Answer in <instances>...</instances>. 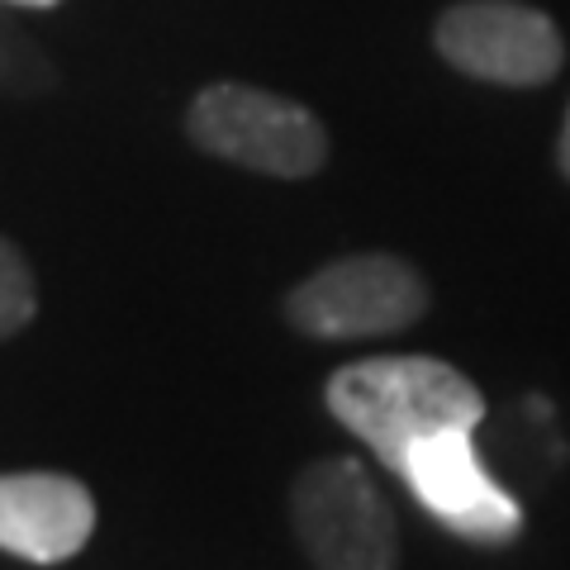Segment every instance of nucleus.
<instances>
[{"mask_svg":"<svg viewBox=\"0 0 570 570\" xmlns=\"http://www.w3.org/2000/svg\"><path fill=\"white\" fill-rule=\"evenodd\" d=\"M91 528L96 499L81 480L52 471L0 475V551L52 566L77 557Z\"/></svg>","mask_w":570,"mask_h":570,"instance_id":"0eeeda50","label":"nucleus"},{"mask_svg":"<svg viewBox=\"0 0 570 570\" xmlns=\"http://www.w3.org/2000/svg\"><path fill=\"white\" fill-rule=\"evenodd\" d=\"M557 153H561V171L570 176V110H566V124H561V148Z\"/></svg>","mask_w":570,"mask_h":570,"instance_id":"9d476101","label":"nucleus"},{"mask_svg":"<svg viewBox=\"0 0 570 570\" xmlns=\"http://www.w3.org/2000/svg\"><path fill=\"white\" fill-rule=\"evenodd\" d=\"M33 309H39V291H33L29 262L10 238H0V337L20 333Z\"/></svg>","mask_w":570,"mask_h":570,"instance_id":"6e6552de","label":"nucleus"},{"mask_svg":"<svg viewBox=\"0 0 570 570\" xmlns=\"http://www.w3.org/2000/svg\"><path fill=\"white\" fill-rule=\"evenodd\" d=\"M48 81H52V71L39 58V48L0 24V91H43Z\"/></svg>","mask_w":570,"mask_h":570,"instance_id":"1a4fd4ad","label":"nucleus"},{"mask_svg":"<svg viewBox=\"0 0 570 570\" xmlns=\"http://www.w3.org/2000/svg\"><path fill=\"white\" fill-rule=\"evenodd\" d=\"M428 305L423 276L400 257L366 253L314 272L291 291V318L309 337H381L409 328Z\"/></svg>","mask_w":570,"mask_h":570,"instance_id":"20e7f679","label":"nucleus"},{"mask_svg":"<svg viewBox=\"0 0 570 570\" xmlns=\"http://www.w3.org/2000/svg\"><path fill=\"white\" fill-rule=\"evenodd\" d=\"M471 433L475 428H448V433H433L428 442H419V448L409 452L400 475L442 528L461 532L466 542H490L494 547V542L519 538L523 513L485 475Z\"/></svg>","mask_w":570,"mask_h":570,"instance_id":"423d86ee","label":"nucleus"},{"mask_svg":"<svg viewBox=\"0 0 570 570\" xmlns=\"http://www.w3.org/2000/svg\"><path fill=\"white\" fill-rule=\"evenodd\" d=\"M186 129L205 153L224 157V163L262 176H285V181L314 176L328 157L324 124L305 105L243 81L205 86L186 115Z\"/></svg>","mask_w":570,"mask_h":570,"instance_id":"f03ea898","label":"nucleus"},{"mask_svg":"<svg viewBox=\"0 0 570 570\" xmlns=\"http://www.w3.org/2000/svg\"><path fill=\"white\" fill-rule=\"evenodd\" d=\"M438 52L456 71L499 86H542L561 71L557 24L523 0H461L438 20Z\"/></svg>","mask_w":570,"mask_h":570,"instance_id":"39448f33","label":"nucleus"},{"mask_svg":"<svg viewBox=\"0 0 570 570\" xmlns=\"http://www.w3.org/2000/svg\"><path fill=\"white\" fill-rule=\"evenodd\" d=\"M0 6H20V10H52V6H62V0H0Z\"/></svg>","mask_w":570,"mask_h":570,"instance_id":"9b49d317","label":"nucleus"},{"mask_svg":"<svg viewBox=\"0 0 570 570\" xmlns=\"http://www.w3.org/2000/svg\"><path fill=\"white\" fill-rule=\"evenodd\" d=\"M295 532L318 570H395L400 538L362 461L328 456L295 480Z\"/></svg>","mask_w":570,"mask_h":570,"instance_id":"7ed1b4c3","label":"nucleus"},{"mask_svg":"<svg viewBox=\"0 0 570 570\" xmlns=\"http://www.w3.org/2000/svg\"><path fill=\"white\" fill-rule=\"evenodd\" d=\"M328 409L376 452L390 471H404L409 452L448 428L485 419L480 390L438 356H371L328 381Z\"/></svg>","mask_w":570,"mask_h":570,"instance_id":"f257e3e1","label":"nucleus"}]
</instances>
